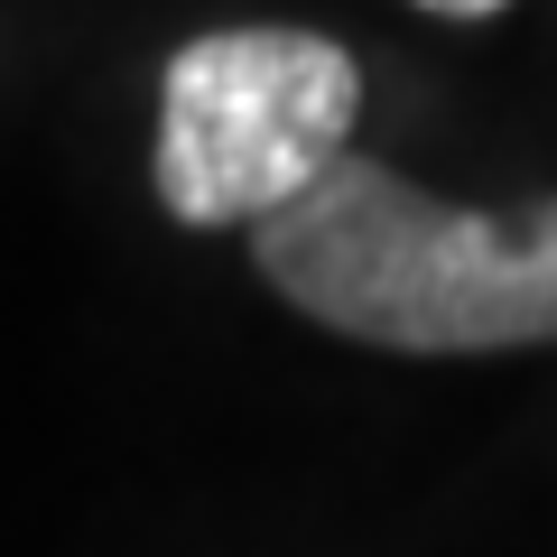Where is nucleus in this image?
I'll use <instances>...</instances> for the list:
<instances>
[{"label":"nucleus","mask_w":557,"mask_h":557,"mask_svg":"<svg viewBox=\"0 0 557 557\" xmlns=\"http://www.w3.org/2000/svg\"><path fill=\"white\" fill-rule=\"evenodd\" d=\"M278 298L381 354H520L557 344V196L530 214H465L381 159H344L251 233Z\"/></svg>","instance_id":"1"},{"label":"nucleus","mask_w":557,"mask_h":557,"mask_svg":"<svg viewBox=\"0 0 557 557\" xmlns=\"http://www.w3.org/2000/svg\"><path fill=\"white\" fill-rule=\"evenodd\" d=\"M362 65L317 28H214L159 84V205L186 233L270 223L354 159Z\"/></svg>","instance_id":"2"},{"label":"nucleus","mask_w":557,"mask_h":557,"mask_svg":"<svg viewBox=\"0 0 557 557\" xmlns=\"http://www.w3.org/2000/svg\"><path fill=\"white\" fill-rule=\"evenodd\" d=\"M418 10H437V20H493V10H511V0H418Z\"/></svg>","instance_id":"3"}]
</instances>
